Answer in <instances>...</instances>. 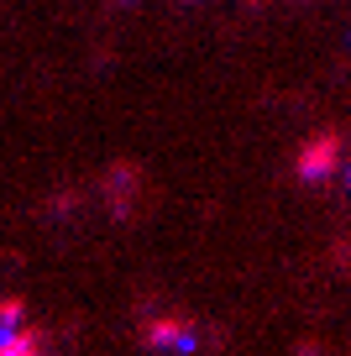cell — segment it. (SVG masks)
I'll use <instances>...</instances> for the list:
<instances>
[{"instance_id":"obj_1","label":"cell","mask_w":351,"mask_h":356,"mask_svg":"<svg viewBox=\"0 0 351 356\" xmlns=\"http://www.w3.org/2000/svg\"><path fill=\"white\" fill-rule=\"evenodd\" d=\"M341 168V131H320L309 136L304 147H299V178L304 184H320V178H330Z\"/></svg>"},{"instance_id":"obj_2","label":"cell","mask_w":351,"mask_h":356,"mask_svg":"<svg viewBox=\"0 0 351 356\" xmlns=\"http://www.w3.org/2000/svg\"><path fill=\"white\" fill-rule=\"evenodd\" d=\"M136 178H142V168H136V163H116L105 173V184H100V194L110 200V215H116V220H132V215H136V200H132Z\"/></svg>"},{"instance_id":"obj_3","label":"cell","mask_w":351,"mask_h":356,"mask_svg":"<svg viewBox=\"0 0 351 356\" xmlns=\"http://www.w3.org/2000/svg\"><path fill=\"white\" fill-rule=\"evenodd\" d=\"M142 341L157 346V351H189L194 346V325L189 320H153V325H142Z\"/></svg>"},{"instance_id":"obj_4","label":"cell","mask_w":351,"mask_h":356,"mask_svg":"<svg viewBox=\"0 0 351 356\" xmlns=\"http://www.w3.org/2000/svg\"><path fill=\"white\" fill-rule=\"evenodd\" d=\"M121 6H132V0H121Z\"/></svg>"},{"instance_id":"obj_5","label":"cell","mask_w":351,"mask_h":356,"mask_svg":"<svg viewBox=\"0 0 351 356\" xmlns=\"http://www.w3.org/2000/svg\"><path fill=\"white\" fill-rule=\"evenodd\" d=\"M346 178H351V168H346Z\"/></svg>"}]
</instances>
